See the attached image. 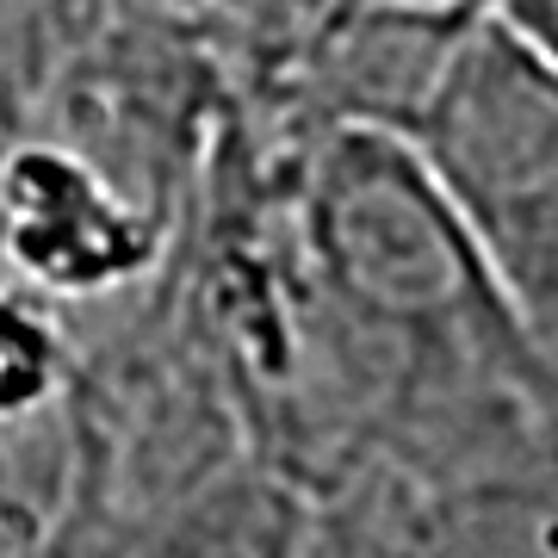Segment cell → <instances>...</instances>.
<instances>
[{"mask_svg": "<svg viewBox=\"0 0 558 558\" xmlns=\"http://www.w3.org/2000/svg\"><path fill=\"white\" fill-rule=\"evenodd\" d=\"M366 558H558L553 465L410 484L379 465Z\"/></svg>", "mask_w": 558, "mask_h": 558, "instance_id": "3957f363", "label": "cell"}, {"mask_svg": "<svg viewBox=\"0 0 558 558\" xmlns=\"http://www.w3.org/2000/svg\"><path fill=\"white\" fill-rule=\"evenodd\" d=\"M398 137L447 193L515 336L558 391V75L478 7Z\"/></svg>", "mask_w": 558, "mask_h": 558, "instance_id": "6da1fadb", "label": "cell"}, {"mask_svg": "<svg viewBox=\"0 0 558 558\" xmlns=\"http://www.w3.org/2000/svg\"><path fill=\"white\" fill-rule=\"evenodd\" d=\"M484 7L558 75V0H484Z\"/></svg>", "mask_w": 558, "mask_h": 558, "instance_id": "5b68a950", "label": "cell"}, {"mask_svg": "<svg viewBox=\"0 0 558 558\" xmlns=\"http://www.w3.org/2000/svg\"><path fill=\"white\" fill-rule=\"evenodd\" d=\"M0 558H50V553H44V539L20 534V527H0Z\"/></svg>", "mask_w": 558, "mask_h": 558, "instance_id": "8992f818", "label": "cell"}, {"mask_svg": "<svg viewBox=\"0 0 558 558\" xmlns=\"http://www.w3.org/2000/svg\"><path fill=\"white\" fill-rule=\"evenodd\" d=\"M553 478H558V435H553Z\"/></svg>", "mask_w": 558, "mask_h": 558, "instance_id": "52a82bcc", "label": "cell"}, {"mask_svg": "<svg viewBox=\"0 0 558 558\" xmlns=\"http://www.w3.org/2000/svg\"><path fill=\"white\" fill-rule=\"evenodd\" d=\"M174 223L50 137L0 143V274L57 311H87L161 274Z\"/></svg>", "mask_w": 558, "mask_h": 558, "instance_id": "7a4b0ae2", "label": "cell"}, {"mask_svg": "<svg viewBox=\"0 0 558 558\" xmlns=\"http://www.w3.org/2000/svg\"><path fill=\"white\" fill-rule=\"evenodd\" d=\"M112 0H0V143H13L44 106L75 44Z\"/></svg>", "mask_w": 558, "mask_h": 558, "instance_id": "277c9868", "label": "cell"}]
</instances>
